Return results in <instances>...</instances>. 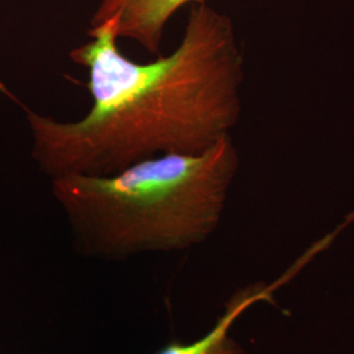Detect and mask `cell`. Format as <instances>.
<instances>
[{"mask_svg":"<svg viewBox=\"0 0 354 354\" xmlns=\"http://www.w3.org/2000/svg\"><path fill=\"white\" fill-rule=\"evenodd\" d=\"M206 0H99L89 26L115 17L118 38L131 39L152 55H160L168 21L184 6Z\"/></svg>","mask_w":354,"mask_h":354,"instance_id":"obj_3","label":"cell"},{"mask_svg":"<svg viewBox=\"0 0 354 354\" xmlns=\"http://www.w3.org/2000/svg\"><path fill=\"white\" fill-rule=\"evenodd\" d=\"M279 288V282L266 283L253 282L235 291L227 302L223 311L216 319L214 326L203 337L192 342H180L171 340L152 354H244V348L231 336L234 323L253 304L259 302H273L274 291Z\"/></svg>","mask_w":354,"mask_h":354,"instance_id":"obj_4","label":"cell"},{"mask_svg":"<svg viewBox=\"0 0 354 354\" xmlns=\"http://www.w3.org/2000/svg\"><path fill=\"white\" fill-rule=\"evenodd\" d=\"M239 165L228 136L205 151L156 156L112 175L54 177L51 193L77 252L124 261L206 241L221 222Z\"/></svg>","mask_w":354,"mask_h":354,"instance_id":"obj_2","label":"cell"},{"mask_svg":"<svg viewBox=\"0 0 354 354\" xmlns=\"http://www.w3.org/2000/svg\"><path fill=\"white\" fill-rule=\"evenodd\" d=\"M88 36L70 51L88 73V113L59 121L26 109L32 156L46 176H104L162 155L198 153L239 122L243 57L227 15L193 4L176 49L147 64L118 49L115 17L89 26Z\"/></svg>","mask_w":354,"mask_h":354,"instance_id":"obj_1","label":"cell"}]
</instances>
